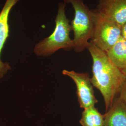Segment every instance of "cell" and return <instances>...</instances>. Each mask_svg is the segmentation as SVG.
Returning a JSON list of instances; mask_svg holds the SVG:
<instances>
[{
    "label": "cell",
    "mask_w": 126,
    "mask_h": 126,
    "mask_svg": "<svg viewBox=\"0 0 126 126\" xmlns=\"http://www.w3.org/2000/svg\"><path fill=\"white\" fill-rule=\"evenodd\" d=\"M86 49L89 52L93 60V76L91 81L102 95L107 112L117 98L126 76L110 61L106 51L90 41Z\"/></svg>",
    "instance_id": "obj_1"
},
{
    "label": "cell",
    "mask_w": 126,
    "mask_h": 126,
    "mask_svg": "<svg viewBox=\"0 0 126 126\" xmlns=\"http://www.w3.org/2000/svg\"><path fill=\"white\" fill-rule=\"evenodd\" d=\"M65 6L64 2L58 4L54 31L49 36L40 41L34 46V52L37 56L47 57L59 50L73 49V42L70 37L72 28L66 15Z\"/></svg>",
    "instance_id": "obj_2"
},
{
    "label": "cell",
    "mask_w": 126,
    "mask_h": 126,
    "mask_svg": "<svg viewBox=\"0 0 126 126\" xmlns=\"http://www.w3.org/2000/svg\"><path fill=\"white\" fill-rule=\"evenodd\" d=\"M65 4H70L74 10V17L71 22L73 32V48L76 52H82L93 35L94 17L93 10H91L83 0H63Z\"/></svg>",
    "instance_id": "obj_3"
},
{
    "label": "cell",
    "mask_w": 126,
    "mask_h": 126,
    "mask_svg": "<svg viewBox=\"0 0 126 126\" xmlns=\"http://www.w3.org/2000/svg\"><path fill=\"white\" fill-rule=\"evenodd\" d=\"M94 23L90 42L107 52L122 37V26L94 9Z\"/></svg>",
    "instance_id": "obj_4"
},
{
    "label": "cell",
    "mask_w": 126,
    "mask_h": 126,
    "mask_svg": "<svg viewBox=\"0 0 126 126\" xmlns=\"http://www.w3.org/2000/svg\"><path fill=\"white\" fill-rule=\"evenodd\" d=\"M62 74L70 78L76 86V94L79 106L84 109L95 106L98 100L95 96L94 86L87 73L63 70Z\"/></svg>",
    "instance_id": "obj_5"
},
{
    "label": "cell",
    "mask_w": 126,
    "mask_h": 126,
    "mask_svg": "<svg viewBox=\"0 0 126 126\" xmlns=\"http://www.w3.org/2000/svg\"><path fill=\"white\" fill-rule=\"evenodd\" d=\"M20 0H6L3 8L0 12V79H2L11 69L8 62H3L1 54L5 44L9 37L10 13L14 7Z\"/></svg>",
    "instance_id": "obj_6"
},
{
    "label": "cell",
    "mask_w": 126,
    "mask_h": 126,
    "mask_svg": "<svg viewBox=\"0 0 126 126\" xmlns=\"http://www.w3.org/2000/svg\"><path fill=\"white\" fill-rule=\"evenodd\" d=\"M95 9L122 27L126 23V0H98Z\"/></svg>",
    "instance_id": "obj_7"
},
{
    "label": "cell",
    "mask_w": 126,
    "mask_h": 126,
    "mask_svg": "<svg viewBox=\"0 0 126 126\" xmlns=\"http://www.w3.org/2000/svg\"><path fill=\"white\" fill-rule=\"evenodd\" d=\"M104 117V126H126V105L117 98Z\"/></svg>",
    "instance_id": "obj_8"
},
{
    "label": "cell",
    "mask_w": 126,
    "mask_h": 126,
    "mask_svg": "<svg viewBox=\"0 0 126 126\" xmlns=\"http://www.w3.org/2000/svg\"><path fill=\"white\" fill-rule=\"evenodd\" d=\"M107 54L113 64L121 71L126 68V40L121 37L107 51Z\"/></svg>",
    "instance_id": "obj_9"
},
{
    "label": "cell",
    "mask_w": 126,
    "mask_h": 126,
    "mask_svg": "<svg viewBox=\"0 0 126 126\" xmlns=\"http://www.w3.org/2000/svg\"><path fill=\"white\" fill-rule=\"evenodd\" d=\"M79 123L82 126H104L105 117L95 106L84 109Z\"/></svg>",
    "instance_id": "obj_10"
},
{
    "label": "cell",
    "mask_w": 126,
    "mask_h": 126,
    "mask_svg": "<svg viewBox=\"0 0 126 126\" xmlns=\"http://www.w3.org/2000/svg\"><path fill=\"white\" fill-rule=\"evenodd\" d=\"M117 98L126 106V77L123 81Z\"/></svg>",
    "instance_id": "obj_11"
},
{
    "label": "cell",
    "mask_w": 126,
    "mask_h": 126,
    "mask_svg": "<svg viewBox=\"0 0 126 126\" xmlns=\"http://www.w3.org/2000/svg\"><path fill=\"white\" fill-rule=\"evenodd\" d=\"M122 36L126 40V23L122 27Z\"/></svg>",
    "instance_id": "obj_12"
},
{
    "label": "cell",
    "mask_w": 126,
    "mask_h": 126,
    "mask_svg": "<svg viewBox=\"0 0 126 126\" xmlns=\"http://www.w3.org/2000/svg\"><path fill=\"white\" fill-rule=\"evenodd\" d=\"M122 72L124 74V75L126 77V68L123 70H122Z\"/></svg>",
    "instance_id": "obj_13"
}]
</instances>
